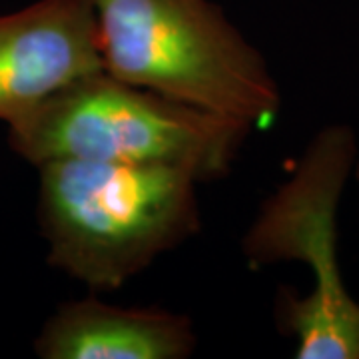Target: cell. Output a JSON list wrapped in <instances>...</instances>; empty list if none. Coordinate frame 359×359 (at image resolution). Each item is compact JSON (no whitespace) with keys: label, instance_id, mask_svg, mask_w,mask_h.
Listing matches in <instances>:
<instances>
[{"label":"cell","instance_id":"obj_7","mask_svg":"<svg viewBox=\"0 0 359 359\" xmlns=\"http://www.w3.org/2000/svg\"><path fill=\"white\" fill-rule=\"evenodd\" d=\"M355 176H358V182H359V146H358V158H355Z\"/></svg>","mask_w":359,"mask_h":359},{"label":"cell","instance_id":"obj_5","mask_svg":"<svg viewBox=\"0 0 359 359\" xmlns=\"http://www.w3.org/2000/svg\"><path fill=\"white\" fill-rule=\"evenodd\" d=\"M100 70L92 0H36L0 14V120L6 126Z\"/></svg>","mask_w":359,"mask_h":359},{"label":"cell","instance_id":"obj_1","mask_svg":"<svg viewBox=\"0 0 359 359\" xmlns=\"http://www.w3.org/2000/svg\"><path fill=\"white\" fill-rule=\"evenodd\" d=\"M36 168L46 262L94 294L124 287L202 230V182L184 168L94 160Z\"/></svg>","mask_w":359,"mask_h":359},{"label":"cell","instance_id":"obj_2","mask_svg":"<svg viewBox=\"0 0 359 359\" xmlns=\"http://www.w3.org/2000/svg\"><path fill=\"white\" fill-rule=\"evenodd\" d=\"M104 70L170 100L269 126L282 92L268 60L212 0H92Z\"/></svg>","mask_w":359,"mask_h":359},{"label":"cell","instance_id":"obj_3","mask_svg":"<svg viewBox=\"0 0 359 359\" xmlns=\"http://www.w3.org/2000/svg\"><path fill=\"white\" fill-rule=\"evenodd\" d=\"M252 130L100 70L11 122L8 146L34 166L50 160L158 164L214 182L230 174Z\"/></svg>","mask_w":359,"mask_h":359},{"label":"cell","instance_id":"obj_4","mask_svg":"<svg viewBox=\"0 0 359 359\" xmlns=\"http://www.w3.org/2000/svg\"><path fill=\"white\" fill-rule=\"evenodd\" d=\"M358 146L351 126L321 128L242 240L254 269L278 262L311 269L308 295L282 285L276 299L278 327L295 339L297 359H359V302L347 292L337 262V208Z\"/></svg>","mask_w":359,"mask_h":359},{"label":"cell","instance_id":"obj_6","mask_svg":"<svg viewBox=\"0 0 359 359\" xmlns=\"http://www.w3.org/2000/svg\"><path fill=\"white\" fill-rule=\"evenodd\" d=\"M192 318L158 306H114L98 294L58 306L34 339L42 359H188Z\"/></svg>","mask_w":359,"mask_h":359}]
</instances>
